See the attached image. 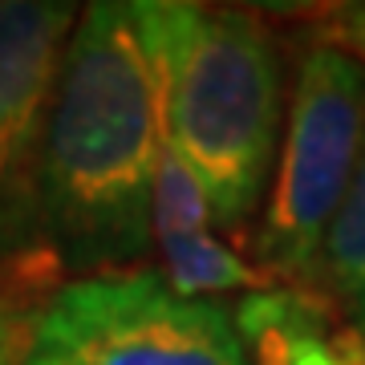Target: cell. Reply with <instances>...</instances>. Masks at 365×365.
Instances as JSON below:
<instances>
[{
    "instance_id": "1",
    "label": "cell",
    "mask_w": 365,
    "mask_h": 365,
    "mask_svg": "<svg viewBox=\"0 0 365 365\" xmlns=\"http://www.w3.org/2000/svg\"><path fill=\"white\" fill-rule=\"evenodd\" d=\"M158 146V90L134 0L86 4L37 158L41 256L78 276L146 268Z\"/></svg>"
},
{
    "instance_id": "2",
    "label": "cell",
    "mask_w": 365,
    "mask_h": 365,
    "mask_svg": "<svg viewBox=\"0 0 365 365\" xmlns=\"http://www.w3.org/2000/svg\"><path fill=\"white\" fill-rule=\"evenodd\" d=\"M163 143L195 170L220 227L260 211L284 134V57L256 9L134 0Z\"/></svg>"
},
{
    "instance_id": "3",
    "label": "cell",
    "mask_w": 365,
    "mask_h": 365,
    "mask_svg": "<svg viewBox=\"0 0 365 365\" xmlns=\"http://www.w3.org/2000/svg\"><path fill=\"white\" fill-rule=\"evenodd\" d=\"M365 150V66L337 41L300 49L276 175L256 232L260 268L309 292L325 232Z\"/></svg>"
},
{
    "instance_id": "4",
    "label": "cell",
    "mask_w": 365,
    "mask_h": 365,
    "mask_svg": "<svg viewBox=\"0 0 365 365\" xmlns=\"http://www.w3.org/2000/svg\"><path fill=\"white\" fill-rule=\"evenodd\" d=\"M16 365H252L220 300H187L155 272L73 276L41 300Z\"/></svg>"
},
{
    "instance_id": "5",
    "label": "cell",
    "mask_w": 365,
    "mask_h": 365,
    "mask_svg": "<svg viewBox=\"0 0 365 365\" xmlns=\"http://www.w3.org/2000/svg\"><path fill=\"white\" fill-rule=\"evenodd\" d=\"M81 9L69 0L0 4V268L41 280L37 158L57 69Z\"/></svg>"
},
{
    "instance_id": "6",
    "label": "cell",
    "mask_w": 365,
    "mask_h": 365,
    "mask_svg": "<svg viewBox=\"0 0 365 365\" xmlns=\"http://www.w3.org/2000/svg\"><path fill=\"white\" fill-rule=\"evenodd\" d=\"M252 365H365V349L309 292L272 284L227 304Z\"/></svg>"
},
{
    "instance_id": "7",
    "label": "cell",
    "mask_w": 365,
    "mask_h": 365,
    "mask_svg": "<svg viewBox=\"0 0 365 365\" xmlns=\"http://www.w3.org/2000/svg\"><path fill=\"white\" fill-rule=\"evenodd\" d=\"M309 297L321 300L337 317V325L365 349V150L325 232Z\"/></svg>"
},
{
    "instance_id": "8",
    "label": "cell",
    "mask_w": 365,
    "mask_h": 365,
    "mask_svg": "<svg viewBox=\"0 0 365 365\" xmlns=\"http://www.w3.org/2000/svg\"><path fill=\"white\" fill-rule=\"evenodd\" d=\"M155 252H158L155 272L187 300H215L223 292H260V288L276 284L260 264L244 260L215 232L163 240V244H155Z\"/></svg>"
},
{
    "instance_id": "9",
    "label": "cell",
    "mask_w": 365,
    "mask_h": 365,
    "mask_svg": "<svg viewBox=\"0 0 365 365\" xmlns=\"http://www.w3.org/2000/svg\"><path fill=\"white\" fill-rule=\"evenodd\" d=\"M155 244L182 240V235H203L215 227L211 203L203 195V182L167 143L158 146V170H155V207H150Z\"/></svg>"
},
{
    "instance_id": "10",
    "label": "cell",
    "mask_w": 365,
    "mask_h": 365,
    "mask_svg": "<svg viewBox=\"0 0 365 365\" xmlns=\"http://www.w3.org/2000/svg\"><path fill=\"white\" fill-rule=\"evenodd\" d=\"M16 284H29L21 276H9L0 268V357H16L21 341H25V325L37 304H29L25 292Z\"/></svg>"
},
{
    "instance_id": "11",
    "label": "cell",
    "mask_w": 365,
    "mask_h": 365,
    "mask_svg": "<svg viewBox=\"0 0 365 365\" xmlns=\"http://www.w3.org/2000/svg\"><path fill=\"white\" fill-rule=\"evenodd\" d=\"M321 37L337 41L341 49H349L365 66V4H341V9H333Z\"/></svg>"
},
{
    "instance_id": "12",
    "label": "cell",
    "mask_w": 365,
    "mask_h": 365,
    "mask_svg": "<svg viewBox=\"0 0 365 365\" xmlns=\"http://www.w3.org/2000/svg\"><path fill=\"white\" fill-rule=\"evenodd\" d=\"M16 357H21V353H16ZM16 357H0V365H16Z\"/></svg>"
}]
</instances>
